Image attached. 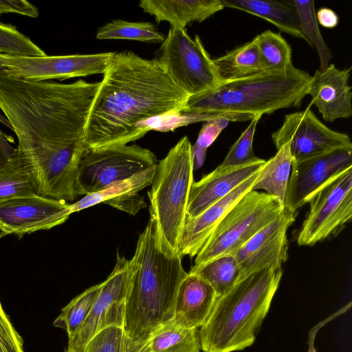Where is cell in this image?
<instances>
[{
	"label": "cell",
	"instance_id": "cell-1",
	"mask_svg": "<svg viewBox=\"0 0 352 352\" xmlns=\"http://www.w3.org/2000/svg\"><path fill=\"white\" fill-rule=\"evenodd\" d=\"M189 96L158 58L114 52L91 104L82 138L85 150L125 145L150 131L151 120L182 111Z\"/></svg>",
	"mask_w": 352,
	"mask_h": 352
},
{
	"label": "cell",
	"instance_id": "cell-2",
	"mask_svg": "<svg viewBox=\"0 0 352 352\" xmlns=\"http://www.w3.org/2000/svg\"><path fill=\"white\" fill-rule=\"evenodd\" d=\"M182 258L161 245L155 223L150 217L130 259L124 321L129 337L147 340L160 326L173 319L179 287L188 274Z\"/></svg>",
	"mask_w": 352,
	"mask_h": 352
},
{
	"label": "cell",
	"instance_id": "cell-3",
	"mask_svg": "<svg viewBox=\"0 0 352 352\" xmlns=\"http://www.w3.org/2000/svg\"><path fill=\"white\" fill-rule=\"evenodd\" d=\"M283 275L282 265L256 272L218 297L199 338L204 352H233L250 346L266 317Z\"/></svg>",
	"mask_w": 352,
	"mask_h": 352
},
{
	"label": "cell",
	"instance_id": "cell-4",
	"mask_svg": "<svg viewBox=\"0 0 352 352\" xmlns=\"http://www.w3.org/2000/svg\"><path fill=\"white\" fill-rule=\"evenodd\" d=\"M311 76L294 65L265 71L189 96L182 113L228 112L261 117L277 110L300 107Z\"/></svg>",
	"mask_w": 352,
	"mask_h": 352
},
{
	"label": "cell",
	"instance_id": "cell-5",
	"mask_svg": "<svg viewBox=\"0 0 352 352\" xmlns=\"http://www.w3.org/2000/svg\"><path fill=\"white\" fill-rule=\"evenodd\" d=\"M193 170L192 144L184 136L157 162L148 192L150 217L155 223L160 242L173 254H178Z\"/></svg>",
	"mask_w": 352,
	"mask_h": 352
},
{
	"label": "cell",
	"instance_id": "cell-6",
	"mask_svg": "<svg viewBox=\"0 0 352 352\" xmlns=\"http://www.w3.org/2000/svg\"><path fill=\"white\" fill-rule=\"evenodd\" d=\"M283 204L265 192L250 190L227 213L197 254L200 267L221 256L233 255L283 210Z\"/></svg>",
	"mask_w": 352,
	"mask_h": 352
},
{
	"label": "cell",
	"instance_id": "cell-7",
	"mask_svg": "<svg viewBox=\"0 0 352 352\" xmlns=\"http://www.w3.org/2000/svg\"><path fill=\"white\" fill-rule=\"evenodd\" d=\"M158 58L175 85L189 96L221 83L212 58L199 36L192 39L185 29H169Z\"/></svg>",
	"mask_w": 352,
	"mask_h": 352
},
{
	"label": "cell",
	"instance_id": "cell-8",
	"mask_svg": "<svg viewBox=\"0 0 352 352\" xmlns=\"http://www.w3.org/2000/svg\"><path fill=\"white\" fill-rule=\"evenodd\" d=\"M157 164L156 156L138 145H120L84 150L76 173L79 196L98 192Z\"/></svg>",
	"mask_w": 352,
	"mask_h": 352
},
{
	"label": "cell",
	"instance_id": "cell-9",
	"mask_svg": "<svg viewBox=\"0 0 352 352\" xmlns=\"http://www.w3.org/2000/svg\"><path fill=\"white\" fill-rule=\"evenodd\" d=\"M298 232L299 245H314L337 236L352 219V168L320 188Z\"/></svg>",
	"mask_w": 352,
	"mask_h": 352
},
{
	"label": "cell",
	"instance_id": "cell-10",
	"mask_svg": "<svg viewBox=\"0 0 352 352\" xmlns=\"http://www.w3.org/2000/svg\"><path fill=\"white\" fill-rule=\"evenodd\" d=\"M114 52L64 56H20L0 54V72L39 82L104 74Z\"/></svg>",
	"mask_w": 352,
	"mask_h": 352
},
{
	"label": "cell",
	"instance_id": "cell-11",
	"mask_svg": "<svg viewBox=\"0 0 352 352\" xmlns=\"http://www.w3.org/2000/svg\"><path fill=\"white\" fill-rule=\"evenodd\" d=\"M131 273V260L120 256L118 252L113 271L101 283L100 293L87 318L68 339L65 352H82L93 337L107 327L124 329L126 298Z\"/></svg>",
	"mask_w": 352,
	"mask_h": 352
},
{
	"label": "cell",
	"instance_id": "cell-12",
	"mask_svg": "<svg viewBox=\"0 0 352 352\" xmlns=\"http://www.w3.org/2000/svg\"><path fill=\"white\" fill-rule=\"evenodd\" d=\"M272 139L276 150L288 144L294 162L339 148H352L349 135L327 127L309 107L285 115L283 124L272 134Z\"/></svg>",
	"mask_w": 352,
	"mask_h": 352
},
{
	"label": "cell",
	"instance_id": "cell-13",
	"mask_svg": "<svg viewBox=\"0 0 352 352\" xmlns=\"http://www.w3.org/2000/svg\"><path fill=\"white\" fill-rule=\"evenodd\" d=\"M352 168V148H339L298 162H292L284 208L292 211L333 178Z\"/></svg>",
	"mask_w": 352,
	"mask_h": 352
},
{
	"label": "cell",
	"instance_id": "cell-14",
	"mask_svg": "<svg viewBox=\"0 0 352 352\" xmlns=\"http://www.w3.org/2000/svg\"><path fill=\"white\" fill-rule=\"evenodd\" d=\"M70 204L38 195L10 198L0 202V230L19 236L49 230L66 221Z\"/></svg>",
	"mask_w": 352,
	"mask_h": 352
},
{
	"label": "cell",
	"instance_id": "cell-15",
	"mask_svg": "<svg viewBox=\"0 0 352 352\" xmlns=\"http://www.w3.org/2000/svg\"><path fill=\"white\" fill-rule=\"evenodd\" d=\"M297 214V211L284 208L270 223L233 254L239 269L238 282L266 267L282 265L287 261L289 247L287 230L294 222Z\"/></svg>",
	"mask_w": 352,
	"mask_h": 352
},
{
	"label": "cell",
	"instance_id": "cell-16",
	"mask_svg": "<svg viewBox=\"0 0 352 352\" xmlns=\"http://www.w3.org/2000/svg\"><path fill=\"white\" fill-rule=\"evenodd\" d=\"M351 67L340 69L329 64L316 70L309 82L307 94L326 122L352 116V91L349 81Z\"/></svg>",
	"mask_w": 352,
	"mask_h": 352
},
{
	"label": "cell",
	"instance_id": "cell-17",
	"mask_svg": "<svg viewBox=\"0 0 352 352\" xmlns=\"http://www.w3.org/2000/svg\"><path fill=\"white\" fill-rule=\"evenodd\" d=\"M260 170L196 217L186 219L178 241V254L182 257L197 255L227 213L252 190Z\"/></svg>",
	"mask_w": 352,
	"mask_h": 352
},
{
	"label": "cell",
	"instance_id": "cell-18",
	"mask_svg": "<svg viewBox=\"0 0 352 352\" xmlns=\"http://www.w3.org/2000/svg\"><path fill=\"white\" fill-rule=\"evenodd\" d=\"M261 162L236 167L218 166L198 182H193L189 193L186 218H195L226 197L241 183L261 169Z\"/></svg>",
	"mask_w": 352,
	"mask_h": 352
},
{
	"label": "cell",
	"instance_id": "cell-19",
	"mask_svg": "<svg viewBox=\"0 0 352 352\" xmlns=\"http://www.w3.org/2000/svg\"><path fill=\"white\" fill-rule=\"evenodd\" d=\"M217 298L206 280L188 272L179 287L173 319L183 327L197 329L208 319Z\"/></svg>",
	"mask_w": 352,
	"mask_h": 352
},
{
	"label": "cell",
	"instance_id": "cell-20",
	"mask_svg": "<svg viewBox=\"0 0 352 352\" xmlns=\"http://www.w3.org/2000/svg\"><path fill=\"white\" fill-rule=\"evenodd\" d=\"M140 6L160 23L168 22L171 28L185 29L192 22H202L224 6L221 0H142Z\"/></svg>",
	"mask_w": 352,
	"mask_h": 352
},
{
	"label": "cell",
	"instance_id": "cell-21",
	"mask_svg": "<svg viewBox=\"0 0 352 352\" xmlns=\"http://www.w3.org/2000/svg\"><path fill=\"white\" fill-rule=\"evenodd\" d=\"M224 8L244 11L264 19L281 32L304 39L298 14L290 1L270 0H221Z\"/></svg>",
	"mask_w": 352,
	"mask_h": 352
},
{
	"label": "cell",
	"instance_id": "cell-22",
	"mask_svg": "<svg viewBox=\"0 0 352 352\" xmlns=\"http://www.w3.org/2000/svg\"><path fill=\"white\" fill-rule=\"evenodd\" d=\"M212 61L221 83L267 71L254 38L212 59Z\"/></svg>",
	"mask_w": 352,
	"mask_h": 352
},
{
	"label": "cell",
	"instance_id": "cell-23",
	"mask_svg": "<svg viewBox=\"0 0 352 352\" xmlns=\"http://www.w3.org/2000/svg\"><path fill=\"white\" fill-rule=\"evenodd\" d=\"M292 162L289 146L285 144L277 150L274 157L265 161L252 190H264L265 193L277 198L284 205Z\"/></svg>",
	"mask_w": 352,
	"mask_h": 352
},
{
	"label": "cell",
	"instance_id": "cell-24",
	"mask_svg": "<svg viewBox=\"0 0 352 352\" xmlns=\"http://www.w3.org/2000/svg\"><path fill=\"white\" fill-rule=\"evenodd\" d=\"M149 352H200L197 329L177 324L173 319L155 329L147 338Z\"/></svg>",
	"mask_w": 352,
	"mask_h": 352
},
{
	"label": "cell",
	"instance_id": "cell-25",
	"mask_svg": "<svg viewBox=\"0 0 352 352\" xmlns=\"http://www.w3.org/2000/svg\"><path fill=\"white\" fill-rule=\"evenodd\" d=\"M156 166L149 168L130 178L113 182L102 190L85 195L79 201L70 204L71 214L94 206L100 203L108 204L128 194L139 193L151 184Z\"/></svg>",
	"mask_w": 352,
	"mask_h": 352
},
{
	"label": "cell",
	"instance_id": "cell-26",
	"mask_svg": "<svg viewBox=\"0 0 352 352\" xmlns=\"http://www.w3.org/2000/svg\"><path fill=\"white\" fill-rule=\"evenodd\" d=\"M189 272L206 280L217 298L228 292L239 278V265L233 255L217 257L200 267H191Z\"/></svg>",
	"mask_w": 352,
	"mask_h": 352
},
{
	"label": "cell",
	"instance_id": "cell-27",
	"mask_svg": "<svg viewBox=\"0 0 352 352\" xmlns=\"http://www.w3.org/2000/svg\"><path fill=\"white\" fill-rule=\"evenodd\" d=\"M290 2L298 14L300 28L304 40L318 52L320 60L318 70L323 71L329 65L332 53L320 33L316 16L314 1L292 0Z\"/></svg>",
	"mask_w": 352,
	"mask_h": 352
},
{
	"label": "cell",
	"instance_id": "cell-28",
	"mask_svg": "<svg viewBox=\"0 0 352 352\" xmlns=\"http://www.w3.org/2000/svg\"><path fill=\"white\" fill-rule=\"evenodd\" d=\"M99 40L123 39L142 42L163 43L165 37L150 22L113 20L100 28L96 33Z\"/></svg>",
	"mask_w": 352,
	"mask_h": 352
},
{
	"label": "cell",
	"instance_id": "cell-29",
	"mask_svg": "<svg viewBox=\"0 0 352 352\" xmlns=\"http://www.w3.org/2000/svg\"><path fill=\"white\" fill-rule=\"evenodd\" d=\"M100 289L101 283L88 288L74 298L54 320V325L64 329L68 339L78 331L87 318Z\"/></svg>",
	"mask_w": 352,
	"mask_h": 352
},
{
	"label": "cell",
	"instance_id": "cell-30",
	"mask_svg": "<svg viewBox=\"0 0 352 352\" xmlns=\"http://www.w3.org/2000/svg\"><path fill=\"white\" fill-rule=\"evenodd\" d=\"M37 195L34 183L16 154L0 167V202L20 196Z\"/></svg>",
	"mask_w": 352,
	"mask_h": 352
},
{
	"label": "cell",
	"instance_id": "cell-31",
	"mask_svg": "<svg viewBox=\"0 0 352 352\" xmlns=\"http://www.w3.org/2000/svg\"><path fill=\"white\" fill-rule=\"evenodd\" d=\"M82 352H149L147 340L129 337L124 328L109 327L93 337Z\"/></svg>",
	"mask_w": 352,
	"mask_h": 352
},
{
	"label": "cell",
	"instance_id": "cell-32",
	"mask_svg": "<svg viewBox=\"0 0 352 352\" xmlns=\"http://www.w3.org/2000/svg\"><path fill=\"white\" fill-rule=\"evenodd\" d=\"M254 39L267 71H284L293 65L292 48L280 34L268 30Z\"/></svg>",
	"mask_w": 352,
	"mask_h": 352
},
{
	"label": "cell",
	"instance_id": "cell-33",
	"mask_svg": "<svg viewBox=\"0 0 352 352\" xmlns=\"http://www.w3.org/2000/svg\"><path fill=\"white\" fill-rule=\"evenodd\" d=\"M0 54L20 56H44L45 52L10 23L0 22Z\"/></svg>",
	"mask_w": 352,
	"mask_h": 352
},
{
	"label": "cell",
	"instance_id": "cell-34",
	"mask_svg": "<svg viewBox=\"0 0 352 352\" xmlns=\"http://www.w3.org/2000/svg\"><path fill=\"white\" fill-rule=\"evenodd\" d=\"M261 117L256 116L233 144L227 155L219 165L222 167H236L261 162L253 150V140L256 125Z\"/></svg>",
	"mask_w": 352,
	"mask_h": 352
},
{
	"label": "cell",
	"instance_id": "cell-35",
	"mask_svg": "<svg viewBox=\"0 0 352 352\" xmlns=\"http://www.w3.org/2000/svg\"><path fill=\"white\" fill-rule=\"evenodd\" d=\"M230 120L218 118L205 122L201 129L195 145L192 146L193 168H199L204 163L208 148L215 141Z\"/></svg>",
	"mask_w": 352,
	"mask_h": 352
},
{
	"label": "cell",
	"instance_id": "cell-36",
	"mask_svg": "<svg viewBox=\"0 0 352 352\" xmlns=\"http://www.w3.org/2000/svg\"><path fill=\"white\" fill-rule=\"evenodd\" d=\"M0 352H24L22 339L0 302Z\"/></svg>",
	"mask_w": 352,
	"mask_h": 352
},
{
	"label": "cell",
	"instance_id": "cell-37",
	"mask_svg": "<svg viewBox=\"0 0 352 352\" xmlns=\"http://www.w3.org/2000/svg\"><path fill=\"white\" fill-rule=\"evenodd\" d=\"M6 13H16L33 18L38 16V8L25 0H0V16Z\"/></svg>",
	"mask_w": 352,
	"mask_h": 352
},
{
	"label": "cell",
	"instance_id": "cell-38",
	"mask_svg": "<svg viewBox=\"0 0 352 352\" xmlns=\"http://www.w3.org/2000/svg\"><path fill=\"white\" fill-rule=\"evenodd\" d=\"M351 302H350L348 305L342 307L337 312L334 313L329 317L322 320L321 322H320L319 323L316 324L314 327H313L310 329V331L309 332L307 352H316V349L314 343H315V338H316V334L319 331V330L322 327H323L326 324H327L328 322L331 321L333 319H334L335 318L341 315L342 314L344 313L346 310H348L351 307Z\"/></svg>",
	"mask_w": 352,
	"mask_h": 352
},
{
	"label": "cell",
	"instance_id": "cell-39",
	"mask_svg": "<svg viewBox=\"0 0 352 352\" xmlns=\"http://www.w3.org/2000/svg\"><path fill=\"white\" fill-rule=\"evenodd\" d=\"M318 23L326 28H336L339 23L338 15L327 8H321L316 12Z\"/></svg>",
	"mask_w": 352,
	"mask_h": 352
},
{
	"label": "cell",
	"instance_id": "cell-40",
	"mask_svg": "<svg viewBox=\"0 0 352 352\" xmlns=\"http://www.w3.org/2000/svg\"><path fill=\"white\" fill-rule=\"evenodd\" d=\"M16 154V148L11 146L5 134L0 130V167L4 166Z\"/></svg>",
	"mask_w": 352,
	"mask_h": 352
}]
</instances>
